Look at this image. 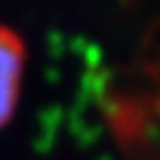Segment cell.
<instances>
[{
	"label": "cell",
	"mask_w": 160,
	"mask_h": 160,
	"mask_svg": "<svg viewBox=\"0 0 160 160\" xmlns=\"http://www.w3.org/2000/svg\"><path fill=\"white\" fill-rule=\"evenodd\" d=\"M25 65L23 44L12 31L0 27V127L11 119L19 98Z\"/></svg>",
	"instance_id": "1"
}]
</instances>
